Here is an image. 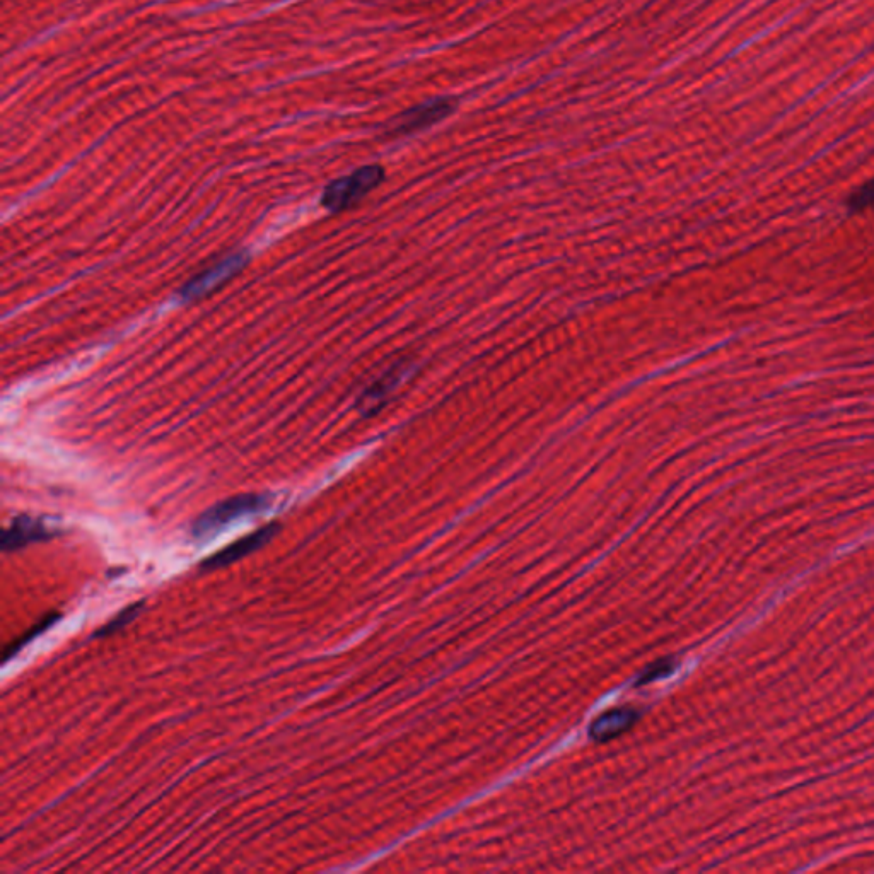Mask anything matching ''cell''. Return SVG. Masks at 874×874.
Segmentation results:
<instances>
[{
  "instance_id": "obj_1",
  "label": "cell",
  "mask_w": 874,
  "mask_h": 874,
  "mask_svg": "<svg viewBox=\"0 0 874 874\" xmlns=\"http://www.w3.org/2000/svg\"><path fill=\"white\" fill-rule=\"evenodd\" d=\"M272 502V497L265 494H241V496L229 497L226 501L217 502L216 506L210 507L205 513L200 514L193 523L192 533L195 538H209L217 535L219 531L226 530L236 521L267 511Z\"/></svg>"
},
{
  "instance_id": "obj_2",
  "label": "cell",
  "mask_w": 874,
  "mask_h": 874,
  "mask_svg": "<svg viewBox=\"0 0 874 874\" xmlns=\"http://www.w3.org/2000/svg\"><path fill=\"white\" fill-rule=\"evenodd\" d=\"M383 180H385V169L378 164L359 168L350 175L332 181L321 195V205L330 212L350 209L357 202H361L369 192H373L374 188L379 187V183Z\"/></svg>"
},
{
  "instance_id": "obj_3",
  "label": "cell",
  "mask_w": 874,
  "mask_h": 874,
  "mask_svg": "<svg viewBox=\"0 0 874 874\" xmlns=\"http://www.w3.org/2000/svg\"><path fill=\"white\" fill-rule=\"evenodd\" d=\"M246 263H248L246 251H238L221 258L219 262L210 265L209 269L202 270L200 274L188 280L180 289V298L183 301H197L210 296L212 292L226 286L229 280L234 279L241 270L245 269Z\"/></svg>"
},
{
  "instance_id": "obj_4",
  "label": "cell",
  "mask_w": 874,
  "mask_h": 874,
  "mask_svg": "<svg viewBox=\"0 0 874 874\" xmlns=\"http://www.w3.org/2000/svg\"><path fill=\"white\" fill-rule=\"evenodd\" d=\"M279 531V523H270V525L262 526L260 530L253 531L250 535L239 538V540L231 543L228 547L222 548V550H219L216 554L207 557V559L200 564V571H219V569L231 566V564L238 562V560L245 559L248 555L255 554L257 550L265 547L267 543L272 542V540L277 537Z\"/></svg>"
},
{
  "instance_id": "obj_5",
  "label": "cell",
  "mask_w": 874,
  "mask_h": 874,
  "mask_svg": "<svg viewBox=\"0 0 874 874\" xmlns=\"http://www.w3.org/2000/svg\"><path fill=\"white\" fill-rule=\"evenodd\" d=\"M57 535H59V530L55 526L48 525L47 519L35 518V516H16L6 530L2 531L0 547L4 552H18L31 543L48 542L50 538L57 537Z\"/></svg>"
},
{
  "instance_id": "obj_6",
  "label": "cell",
  "mask_w": 874,
  "mask_h": 874,
  "mask_svg": "<svg viewBox=\"0 0 874 874\" xmlns=\"http://www.w3.org/2000/svg\"><path fill=\"white\" fill-rule=\"evenodd\" d=\"M414 364L410 361H400L391 366L381 378L376 379L368 390L357 400V408L364 415H373L381 410L386 400L395 393L398 386L414 373Z\"/></svg>"
},
{
  "instance_id": "obj_7",
  "label": "cell",
  "mask_w": 874,
  "mask_h": 874,
  "mask_svg": "<svg viewBox=\"0 0 874 874\" xmlns=\"http://www.w3.org/2000/svg\"><path fill=\"white\" fill-rule=\"evenodd\" d=\"M453 110H455V101L444 100V98L434 100L431 103H426V105L419 106V108H414V110L400 115L391 125V130H393V134L419 132V130L426 129L429 125L441 122L443 118L451 115Z\"/></svg>"
},
{
  "instance_id": "obj_8",
  "label": "cell",
  "mask_w": 874,
  "mask_h": 874,
  "mask_svg": "<svg viewBox=\"0 0 874 874\" xmlns=\"http://www.w3.org/2000/svg\"><path fill=\"white\" fill-rule=\"evenodd\" d=\"M60 618V613L52 612L45 615V617L41 618L38 624L33 625L31 629L26 630L23 636L18 637L16 641H12L9 646L6 647V651H4V663L7 661H11L12 658H16V654L21 653L24 647L28 646L31 641H35L36 637H40L45 630L50 629L57 620Z\"/></svg>"
},
{
  "instance_id": "obj_9",
  "label": "cell",
  "mask_w": 874,
  "mask_h": 874,
  "mask_svg": "<svg viewBox=\"0 0 874 874\" xmlns=\"http://www.w3.org/2000/svg\"><path fill=\"white\" fill-rule=\"evenodd\" d=\"M144 608H146V603H144V601H137V603H132V605L127 606L125 610L118 613L117 617L111 618L108 624L100 627L98 632L94 634V639H105V637L115 636L117 632L125 629L127 625L132 624L135 618L139 617Z\"/></svg>"
},
{
  "instance_id": "obj_10",
  "label": "cell",
  "mask_w": 874,
  "mask_h": 874,
  "mask_svg": "<svg viewBox=\"0 0 874 874\" xmlns=\"http://www.w3.org/2000/svg\"><path fill=\"white\" fill-rule=\"evenodd\" d=\"M847 207L852 212H861V210L874 207V176L871 180L866 181L864 185L857 188L856 192L852 193L849 200H847Z\"/></svg>"
}]
</instances>
